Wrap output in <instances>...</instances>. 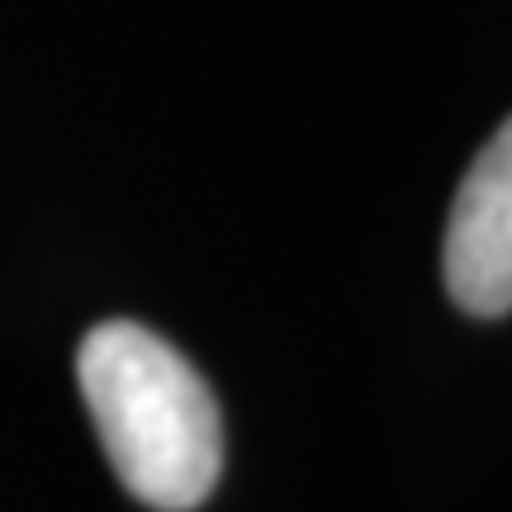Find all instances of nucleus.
Here are the masks:
<instances>
[{
  "label": "nucleus",
  "instance_id": "nucleus-1",
  "mask_svg": "<svg viewBox=\"0 0 512 512\" xmlns=\"http://www.w3.org/2000/svg\"><path fill=\"white\" fill-rule=\"evenodd\" d=\"M76 380L114 475L157 512H190L214 494L223 470L219 403L200 370L138 323L86 332Z\"/></svg>",
  "mask_w": 512,
  "mask_h": 512
},
{
  "label": "nucleus",
  "instance_id": "nucleus-2",
  "mask_svg": "<svg viewBox=\"0 0 512 512\" xmlns=\"http://www.w3.org/2000/svg\"><path fill=\"white\" fill-rule=\"evenodd\" d=\"M441 266L446 290L465 313L498 318L512 309V119L460 181Z\"/></svg>",
  "mask_w": 512,
  "mask_h": 512
}]
</instances>
